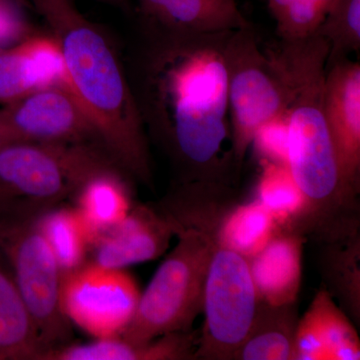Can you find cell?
<instances>
[{
  "label": "cell",
  "mask_w": 360,
  "mask_h": 360,
  "mask_svg": "<svg viewBox=\"0 0 360 360\" xmlns=\"http://www.w3.org/2000/svg\"><path fill=\"white\" fill-rule=\"evenodd\" d=\"M59 84H66L65 65L51 35L32 34L0 51V106Z\"/></svg>",
  "instance_id": "obj_13"
},
{
  "label": "cell",
  "mask_w": 360,
  "mask_h": 360,
  "mask_svg": "<svg viewBox=\"0 0 360 360\" xmlns=\"http://www.w3.org/2000/svg\"><path fill=\"white\" fill-rule=\"evenodd\" d=\"M7 143H8V141H7L6 139H4V135L0 134V149L4 148V146H6Z\"/></svg>",
  "instance_id": "obj_29"
},
{
  "label": "cell",
  "mask_w": 360,
  "mask_h": 360,
  "mask_svg": "<svg viewBox=\"0 0 360 360\" xmlns=\"http://www.w3.org/2000/svg\"><path fill=\"white\" fill-rule=\"evenodd\" d=\"M257 200L283 227L309 214V201L288 165L259 161Z\"/></svg>",
  "instance_id": "obj_22"
},
{
  "label": "cell",
  "mask_w": 360,
  "mask_h": 360,
  "mask_svg": "<svg viewBox=\"0 0 360 360\" xmlns=\"http://www.w3.org/2000/svg\"><path fill=\"white\" fill-rule=\"evenodd\" d=\"M356 330L326 288L315 295L298 319L295 360H359Z\"/></svg>",
  "instance_id": "obj_12"
},
{
  "label": "cell",
  "mask_w": 360,
  "mask_h": 360,
  "mask_svg": "<svg viewBox=\"0 0 360 360\" xmlns=\"http://www.w3.org/2000/svg\"><path fill=\"white\" fill-rule=\"evenodd\" d=\"M319 4V6L321 7L322 11H324V13L328 14L331 9L333 8V6L338 4V0H315Z\"/></svg>",
  "instance_id": "obj_27"
},
{
  "label": "cell",
  "mask_w": 360,
  "mask_h": 360,
  "mask_svg": "<svg viewBox=\"0 0 360 360\" xmlns=\"http://www.w3.org/2000/svg\"><path fill=\"white\" fill-rule=\"evenodd\" d=\"M127 179L117 168L104 170L87 180L73 198L89 231L90 246L99 234L122 221L134 206Z\"/></svg>",
  "instance_id": "obj_18"
},
{
  "label": "cell",
  "mask_w": 360,
  "mask_h": 360,
  "mask_svg": "<svg viewBox=\"0 0 360 360\" xmlns=\"http://www.w3.org/2000/svg\"><path fill=\"white\" fill-rule=\"evenodd\" d=\"M315 34L329 45L326 68L360 49V0H338Z\"/></svg>",
  "instance_id": "obj_23"
},
{
  "label": "cell",
  "mask_w": 360,
  "mask_h": 360,
  "mask_svg": "<svg viewBox=\"0 0 360 360\" xmlns=\"http://www.w3.org/2000/svg\"><path fill=\"white\" fill-rule=\"evenodd\" d=\"M258 303L248 258L215 245L203 290L205 323L194 359H233L250 333Z\"/></svg>",
  "instance_id": "obj_7"
},
{
  "label": "cell",
  "mask_w": 360,
  "mask_h": 360,
  "mask_svg": "<svg viewBox=\"0 0 360 360\" xmlns=\"http://www.w3.org/2000/svg\"><path fill=\"white\" fill-rule=\"evenodd\" d=\"M141 295L136 281L124 269L87 262L63 276L61 304L71 324L101 340L124 333Z\"/></svg>",
  "instance_id": "obj_8"
},
{
  "label": "cell",
  "mask_w": 360,
  "mask_h": 360,
  "mask_svg": "<svg viewBox=\"0 0 360 360\" xmlns=\"http://www.w3.org/2000/svg\"><path fill=\"white\" fill-rule=\"evenodd\" d=\"M302 245L300 236L281 231L248 259L260 302L271 307L296 302L302 285Z\"/></svg>",
  "instance_id": "obj_14"
},
{
  "label": "cell",
  "mask_w": 360,
  "mask_h": 360,
  "mask_svg": "<svg viewBox=\"0 0 360 360\" xmlns=\"http://www.w3.org/2000/svg\"><path fill=\"white\" fill-rule=\"evenodd\" d=\"M37 224L63 276L86 264L90 236L86 225L75 207H51L39 213Z\"/></svg>",
  "instance_id": "obj_21"
},
{
  "label": "cell",
  "mask_w": 360,
  "mask_h": 360,
  "mask_svg": "<svg viewBox=\"0 0 360 360\" xmlns=\"http://www.w3.org/2000/svg\"><path fill=\"white\" fill-rule=\"evenodd\" d=\"M23 0H0V51L20 44L33 34L23 13Z\"/></svg>",
  "instance_id": "obj_26"
},
{
  "label": "cell",
  "mask_w": 360,
  "mask_h": 360,
  "mask_svg": "<svg viewBox=\"0 0 360 360\" xmlns=\"http://www.w3.org/2000/svg\"><path fill=\"white\" fill-rule=\"evenodd\" d=\"M174 236V225L160 208L134 205L122 221L94 239L91 262L115 269L151 262L165 252Z\"/></svg>",
  "instance_id": "obj_11"
},
{
  "label": "cell",
  "mask_w": 360,
  "mask_h": 360,
  "mask_svg": "<svg viewBox=\"0 0 360 360\" xmlns=\"http://www.w3.org/2000/svg\"><path fill=\"white\" fill-rule=\"evenodd\" d=\"M14 196L13 194L9 193L8 191H6V189L1 188L0 187V205H4V203L8 202V201L14 200Z\"/></svg>",
  "instance_id": "obj_28"
},
{
  "label": "cell",
  "mask_w": 360,
  "mask_h": 360,
  "mask_svg": "<svg viewBox=\"0 0 360 360\" xmlns=\"http://www.w3.org/2000/svg\"><path fill=\"white\" fill-rule=\"evenodd\" d=\"M324 111L348 200L359 191L360 65L347 58L326 68Z\"/></svg>",
  "instance_id": "obj_10"
},
{
  "label": "cell",
  "mask_w": 360,
  "mask_h": 360,
  "mask_svg": "<svg viewBox=\"0 0 360 360\" xmlns=\"http://www.w3.org/2000/svg\"><path fill=\"white\" fill-rule=\"evenodd\" d=\"M224 56L231 151L236 167L245 160L258 127L286 110L288 90L274 59L260 49L252 26L229 33Z\"/></svg>",
  "instance_id": "obj_6"
},
{
  "label": "cell",
  "mask_w": 360,
  "mask_h": 360,
  "mask_svg": "<svg viewBox=\"0 0 360 360\" xmlns=\"http://www.w3.org/2000/svg\"><path fill=\"white\" fill-rule=\"evenodd\" d=\"M104 1H108V2H122L123 0H104Z\"/></svg>",
  "instance_id": "obj_30"
},
{
  "label": "cell",
  "mask_w": 360,
  "mask_h": 360,
  "mask_svg": "<svg viewBox=\"0 0 360 360\" xmlns=\"http://www.w3.org/2000/svg\"><path fill=\"white\" fill-rule=\"evenodd\" d=\"M0 134L8 143H96L104 148L68 84L49 85L0 106Z\"/></svg>",
  "instance_id": "obj_9"
},
{
  "label": "cell",
  "mask_w": 360,
  "mask_h": 360,
  "mask_svg": "<svg viewBox=\"0 0 360 360\" xmlns=\"http://www.w3.org/2000/svg\"><path fill=\"white\" fill-rule=\"evenodd\" d=\"M279 227L255 198L225 213L212 233L215 245L250 259L281 231Z\"/></svg>",
  "instance_id": "obj_20"
},
{
  "label": "cell",
  "mask_w": 360,
  "mask_h": 360,
  "mask_svg": "<svg viewBox=\"0 0 360 360\" xmlns=\"http://www.w3.org/2000/svg\"><path fill=\"white\" fill-rule=\"evenodd\" d=\"M198 333H169L146 343L120 336L82 345H65L51 350L42 360H182L194 359Z\"/></svg>",
  "instance_id": "obj_16"
},
{
  "label": "cell",
  "mask_w": 360,
  "mask_h": 360,
  "mask_svg": "<svg viewBox=\"0 0 360 360\" xmlns=\"http://www.w3.org/2000/svg\"><path fill=\"white\" fill-rule=\"evenodd\" d=\"M297 322L295 303L271 307L259 302L250 333L232 359L295 360Z\"/></svg>",
  "instance_id": "obj_19"
},
{
  "label": "cell",
  "mask_w": 360,
  "mask_h": 360,
  "mask_svg": "<svg viewBox=\"0 0 360 360\" xmlns=\"http://www.w3.org/2000/svg\"><path fill=\"white\" fill-rule=\"evenodd\" d=\"M56 40L66 84L108 155L129 177L151 181L150 155L136 96L115 46L75 0H30Z\"/></svg>",
  "instance_id": "obj_2"
},
{
  "label": "cell",
  "mask_w": 360,
  "mask_h": 360,
  "mask_svg": "<svg viewBox=\"0 0 360 360\" xmlns=\"http://www.w3.org/2000/svg\"><path fill=\"white\" fill-rule=\"evenodd\" d=\"M269 7L278 37L285 41L309 39L326 18L315 0H269Z\"/></svg>",
  "instance_id": "obj_24"
},
{
  "label": "cell",
  "mask_w": 360,
  "mask_h": 360,
  "mask_svg": "<svg viewBox=\"0 0 360 360\" xmlns=\"http://www.w3.org/2000/svg\"><path fill=\"white\" fill-rule=\"evenodd\" d=\"M113 168L122 170L96 143L11 142L0 149V187L39 212L73 200L87 180Z\"/></svg>",
  "instance_id": "obj_5"
},
{
  "label": "cell",
  "mask_w": 360,
  "mask_h": 360,
  "mask_svg": "<svg viewBox=\"0 0 360 360\" xmlns=\"http://www.w3.org/2000/svg\"><path fill=\"white\" fill-rule=\"evenodd\" d=\"M179 243L141 292L136 312L120 338L146 343L169 333L191 330L202 312L203 290L214 250L205 227L177 229Z\"/></svg>",
  "instance_id": "obj_4"
},
{
  "label": "cell",
  "mask_w": 360,
  "mask_h": 360,
  "mask_svg": "<svg viewBox=\"0 0 360 360\" xmlns=\"http://www.w3.org/2000/svg\"><path fill=\"white\" fill-rule=\"evenodd\" d=\"M250 148L259 161L288 165L290 122L288 110L262 123L253 135Z\"/></svg>",
  "instance_id": "obj_25"
},
{
  "label": "cell",
  "mask_w": 360,
  "mask_h": 360,
  "mask_svg": "<svg viewBox=\"0 0 360 360\" xmlns=\"http://www.w3.org/2000/svg\"><path fill=\"white\" fill-rule=\"evenodd\" d=\"M143 66L141 98L148 123L179 168L177 188L219 193L234 167L224 49L231 32L184 34L160 30Z\"/></svg>",
  "instance_id": "obj_1"
},
{
  "label": "cell",
  "mask_w": 360,
  "mask_h": 360,
  "mask_svg": "<svg viewBox=\"0 0 360 360\" xmlns=\"http://www.w3.org/2000/svg\"><path fill=\"white\" fill-rule=\"evenodd\" d=\"M142 13L165 32L202 34L251 25L236 0H139Z\"/></svg>",
  "instance_id": "obj_15"
},
{
  "label": "cell",
  "mask_w": 360,
  "mask_h": 360,
  "mask_svg": "<svg viewBox=\"0 0 360 360\" xmlns=\"http://www.w3.org/2000/svg\"><path fill=\"white\" fill-rule=\"evenodd\" d=\"M44 348L0 251V360H41Z\"/></svg>",
  "instance_id": "obj_17"
},
{
  "label": "cell",
  "mask_w": 360,
  "mask_h": 360,
  "mask_svg": "<svg viewBox=\"0 0 360 360\" xmlns=\"http://www.w3.org/2000/svg\"><path fill=\"white\" fill-rule=\"evenodd\" d=\"M37 215L18 200L0 205V251L32 315L45 354L68 345L71 323L61 304L63 274L40 231Z\"/></svg>",
  "instance_id": "obj_3"
}]
</instances>
